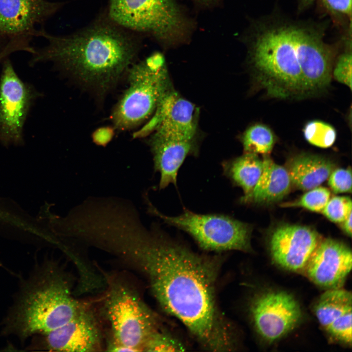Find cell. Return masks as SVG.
I'll return each instance as SVG.
<instances>
[{
    "instance_id": "8",
    "label": "cell",
    "mask_w": 352,
    "mask_h": 352,
    "mask_svg": "<svg viewBox=\"0 0 352 352\" xmlns=\"http://www.w3.org/2000/svg\"><path fill=\"white\" fill-rule=\"evenodd\" d=\"M104 305L112 341L134 352L143 351L146 341L158 329L154 315L137 292L125 284L112 282Z\"/></svg>"
},
{
    "instance_id": "12",
    "label": "cell",
    "mask_w": 352,
    "mask_h": 352,
    "mask_svg": "<svg viewBox=\"0 0 352 352\" xmlns=\"http://www.w3.org/2000/svg\"><path fill=\"white\" fill-rule=\"evenodd\" d=\"M352 267L350 248L332 239L321 240L304 269L315 285L328 289L341 288Z\"/></svg>"
},
{
    "instance_id": "27",
    "label": "cell",
    "mask_w": 352,
    "mask_h": 352,
    "mask_svg": "<svg viewBox=\"0 0 352 352\" xmlns=\"http://www.w3.org/2000/svg\"><path fill=\"white\" fill-rule=\"evenodd\" d=\"M182 346L167 334L158 330L148 338L143 348V351L172 352L183 351Z\"/></svg>"
},
{
    "instance_id": "22",
    "label": "cell",
    "mask_w": 352,
    "mask_h": 352,
    "mask_svg": "<svg viewBox=\"0 0 352 352\" xmlns=\"http://www.w3.org/2000/svg\"><path fill=\"white\" fill-rule=\"evenodd\" d=\"M244 153L266 155L272 151L275 137L267 126L255 124L249 127L242 138Z\"/></svg>"
},
{
    "instance_id": "17",
    "label": "cell",
    "mask_w": 352,
    "mask_h": 352,
    "mask_svg": "<svg viewBox=\"0 0 352 352\" xmlns=\"http://www.w3.org/2000/svg\"><path fill=\"white\" fill-rule=\"evenodd\" d=\"M156 111L157 124L155 133L172 139L195 140L198 110L192 103L173 89Z\"/></svg>"
},
{
    "instance_id": "10",
    "label": "cell",
    "mask_w": 352,
    "mask_h": 352,
    "mask_svg": "<svg viewBox=\"0 0 352 352\" xmlns=\"http://www.w3.org/2000/svg\"><path fill=\"white\" fill-rule=\"evenodd\" d=\"M0 77V140L6 144L21 142L23 126L34 97L31 88L5 60Z\"/></svg>"
},
{
    "instance_id": "13",
    "label": "cell",
    "mask_w": 352,
    "mask_h": 352,
    "mask_svg": "<svg viewBox=\"0 0 352 352\" xmlns=\"http://www.w3.org/2000/svg\"><path fill=\"white\" fill-rule=\"evenodd\" d=\"M321 239L312 228L285 224L276 228L270 236L269 248L273 261L292 271L303 270Z\"/></svg>"
},
{
    "instance_id": "6",
    "label": "cell",
    "mask_w": 352,
    "mask_h": 352,
    "mask_svg": "<svg viewBox=\"0 0 352 352\" xmlns=\"http://www.w3.org/2000/svg\"><path fill=\"white\" fill-rule=\"evenodd\" d=\"M129 86L115 106L111 118L121 130L132 128L157 110L173 88L164 56L155 52L129 68Z\"/></svg>"
},
{
    "instance_id": "20",
    "label": "cell",
    "mask_w": 352,
    "mask_h": 352,
    "mask_svg": "<svg viewBox=\"0 0 352 352\" xmlns=\"http://www.w3.org/2000/svg\"><path fill=\"white\" fill-rule=\"evenodd\" d=\"M334 168L332 162L325 157L305 154L293 158L287 170L291 184L306 191L319 186Z\"/></svg>"
},
{
    "instance_id": "14",
    "label": "cell",
    "mask_w": 352,
    "mask_h": 352,
    "mask_svg": "<svg viewBox=\"0 0 352 352\" xmlns=\"http://www.w3.org/2000/svg\"><path fill=\"white\" fill-rule=\"evenodd\" d=\"M63 4L46 0H0V35L10 39L33 36L35 26Z\"/></svg>"
},
{
    "instance_id": "29",
    "label": "cell",
    "mask_w": 352,
    "mask_h": 352,
    "mask_svg": "<svg viewBox=\"0 0 352 352\" xmlns=\"http://www.w3.org/2000/svg\"><path fill=\"white\" fill-rule=\"evenodd\" d=\"M325 8L333 15L344 17L351 22L352 0H320Z\"/></svg>"
},
{
    "instance_id": "1",
    "label": "cell",
    "mask_w": 352,
    "mask_h": 352,
    "mask_svg": "<svg viewBox=\"0 0 352 352\" xmlns=\"http://www.w3.org/2000/svg\"><path fill=\"white\" fill-rule=\"evenodd\" d=\"M115 250L144 273L161 306L204 347L214 351L234 348L232 329L217 303L216 272L211 261L141 223L119 236Z\"/></svg>"
},
{
    "instance_id": "19",
    "label": "cell",
    "mask_w": 352,
    "mask_h": 352,
    "mask_svg": "<svg viewBox=\"0 0 352 352\" xmlns=\"http://www.w3.org/2000/svg\"><path fill=\"white\" fill-rule=\"evenodd\" d=\"M261 176L243 203H271L281 200L289 191L291 182L287 169L264 156Z\"/></svg>"
},
{
    "instance_id": "24",
    "label": "cell",
    "mask_w": 352,
    "mask_h": 352,
    "mask_svg": "<svg viewBox=\"0 0 352 352\" xmlns=\"http://www.w3.org/2000/svg\"><path fill=\"white\" fill-rule=\"evenodd\" d=\"M330 197L328 189L318 186L309 190L297 200L285 203L284 206L301 207L312 212H322Z\"/></svg>"
},
{
    "instance_id": "18",
    "label": "cell",
    "mask_w": 352,
    "mask_h": 352,
    "mask_svg": "<svg viewBox=\"0 0 352 352\" xmlns=\"http://www.w3.org/2000/svg\"><path fill=\"white\" fill-rule=\"evenodd\" d=\"M195 140L165 137L154 133L149 141L153 155L154 169L160 173V189L170 184L176 185L178 170L186 157L196 153Z\"/></svg>"
},
{
    "instance_id": "15",
    "label": "cell",
    "mask_w": 352,
    "mask_h": 352,
    "mask_svg": "<svg viewBox=\"0 0 352 352\" xmlns=\"http://www.w3.org/2000/svg\"><path fill=\"white\" fill-rule=\"evenodd\" d=\"M44 335V348L53 351L88 352L96 351L101 340L96 320L84 308L71 320Z\"/></svg>"
},
{
    "instance_id": "32",
    "label": "cell",
    "mask_w": 352,
    "mask_h": 352,
    "mask_svg": "<svg viewBox=\"0 0 352 352\" xmlns=\"http://www.w3.org/2000/svg\"><path fill=\"white\" fill-rule=\"evenodd\" d=\"M342 228L345 233L349 236H352V213L342 222Z\"/></svg>"
},
{
    "instance_id": "33",
    "label": "cell",
    "mask_w": 352,
    "mask_h": 352,
    "mask_svg": "<svg viewBox=\"0 0 352 352\" xmlns=\"http://www.w3.org/2000/svg\"><path fill=\"white\" fill-rule=\"evenodd\" d=\"M200 3L203 4H209L215 3L216 2L219 1L220 0H196Z\"/></svg>"
},
{
    "instance_id": "11",
    "label": "cell",
    "mask_w": 352,
    "mask_h": 352,
    "mask_svg": "<svg viewBox=\"0 0 352 352\" xmlns=\"http://www.w3.org/2000/svg\"><path fill=\"white\" fill-rule=\"evenodd\" d=\"M295 48L306 90L309 94L324 89L330 82L333 51L319 29L294 25Z\"/></svg>"
},
{
    "instance_id": "7",
    "label": "cell",
    "mask_w": 352,
    "mask_h": 352,
    "mask_svg": "<svg viewBox=\"0 0 352 352\" xmlns=\"http://www.w3.org/2000/svg\"><path fill=\"white\" fill-rule=\"evenodd\" d=\"M148 208L165 223L189 234L203 249L219 251L251 250V227L229 216L197 214L185 208L178 216H168L149 202Z\"/></svg>"
},
{
    "instance_id": "3",
    "label": "cell",
    "mask_w": 352,
    "mask_h": 352,
    "mask_svg": "<svg viewBox=\"0 0 352 352\" xmlns=\"http://www.w3.org/2000/svg\"><path fill=\"white\" fill-rule=\"evenodd\" d=\"M83 308L66 279L45 266L22 290L7 318L6 330L22 338L45 334L69 322Z\"/></svg>"
},
{
    "instance_id": "30",
    "label": "cell",
    "mask_w": 352,
    "mask_h": 352,
    "mask_svg": "<svg viewBox=\"0 0 352 352\" xmlns=\"http://www.w3.org/2000/svg\"><path fill=\"white\" fill-rule=\"evenodd\" d=\"M26 49V44L22 39L19 38L10 39L0 51V62L14 52L25 51Z\"/></svg>"
},
{
    "instance_id": "21",
    "label": "cell",
    "mask_w": 352,
    "mask_h": 352,
    "mask_svg": "<svg viewBox=\"0 0 352 352\" xmlns=\"http://www.w3.org/2000/svg\"><path fill=\"white\" fill-rule=\"evenodd\" d=\"M222 168L224 175L242 188L244 195L242 202L250 195L258 181L263 170V160L258 154L244 153L224 162Z\"/></svg>"
},
{
    "instance_id": "31",
    "label": "cell",
    "mask_w": 352,
    "mask_h": 352,
    "mask_svg": "<svg viewBox=\"0 0 352 352\" xmlns=\"http://www.w3.org/2000/svg\"><path fill=\"white\" fill-rule=\"evenodd\" d=\"M113 131L109 128H101L93 133V140L99 145H106L111 139Z\"/></svg>"
},
{
    "instance_id": "26",
    "label": "cell",
    "mask_w": 352,
    "mask_h": 352,
    "mask_svg": "<svg viewBox=\"0 0 352 352\" xmlns=\"http://www.w3.org/2000/svg\"><path fill=\"white\" fill-rule=\"evenodd\" d=\"M352 44L351 40L347 44L346 50L336 59L332 74L335 79L352 89Z\"/></svg>"
},
{
    "instance_id": "25",
    "label": "cell",
    "mask_w": 352,
    "mask_h": 352,
    "mask_svg": "<svg viewBox=\"0 0 352 352\" xmlns=\"http://www.w3.org/2000/svg\"><path fill=\"white\" fill-rule=\"evenodd\" d=\"M352 202L350 197L336 196L330 198L322 213L330 221L341 223L352 213Z\"/></svg>"
},
{
    "instance_id": "9",
    "label": "cell",
    "mask_w": 352,
    "mask_h": 352,
    "mask_svg": "<svg viewBox=\"0 0 352 352\" xmlns=\"http://www.w3.org/2000/svg\"><path fill=\"white\" fill-rule=\"evenodd\" d=\"M250 309L256 330L269 342L289 333L302 318L297 300L284 291H268L258 295L252 301Z\"/></svg>"
},
{
    "instance_id": "16",
    "label": "cell",
    "mask_w": 352,
    "mask_h": 352,
    "mask_svg": "<svg viewBox=\"0 0 352 352\" xmlns=\"http://www.w3.org/2000/svg\"><path fill=\"white\" fill-rule=\"evenodd\" d=\"M352 296L341 288L328 289L318 299L314 311L325 330L335 340L352 344Z\"/></svg>"
},
{
    "instance_id": "28",
    "label": "cell",
    "mask_w": 352,
    "mask_h": 352,
    "mask_svg": "<svg viewBox=\"0 0 352 352\" xmlns=\"http://www.w3.org/2000/svg\"><path fill=\"white\" fill-rule=\"evenodd\" d=\"M328 178V185L334 193H351L352 178L351 169L333 170Z\"/></svg>"
},
{
    "instance_id": "4",
    "label": "cell",
    "mask_w": 352,
    "mask_h": 352,
    "mask_svg": "<svg viewBox=\"0 0 352 352\" xmlns=\"http://www.w3.org/2000/svg\"><path fill=\"white\" fill-rule=\"evenodd\" d=\"M249 52L258 79L268 95L286 98L306 94L295 48L294 25L262 27L253 37Z\"/></svg>"
},
{
    "instance_id": "5",
    "label": "cell",
    "mask_w": 352,
    "mask_h": 352,
    "mask_svg": "<svg viewBox=\"0 0 352 352\" xmlns=\"http://www.w3.org/2000/svg\"><path fill=\"white\" fill-rule=\"evenodd\" d=\"M106 15L120 26L164 47L186 43L192 24L176 0H108Z\"/></svg>"
},
{
    "instance_id": "23",
    "label": "cell",
    "mask_w": 352,
    "mask_h": 352,
    "mask_svg": "<svg viewBox=\"0 0 352 352\" xmlns=\"http://www.w3.org/2000/svg\"><path fill=\"white\" fill-rule=\"evenodd\" d=\"M304 135L310 144L322 148L331 146L336 138L335 129L330 125L319 120L308 122L304 129Z\"/></svg>"
},
{
    "instance_id": "2",
    "label": "cell",
    "mask_w": 352,
    "mask_h": 352,
    "mask_svg": "<svg viewBox=\"0 0 352 352\" xmlns=\"http://www.w3.org/2000/svg\"><path fill=\"white\" fill-rule=\"evenodd\" d=\"M34 36L47 44L33 54L31 64L51 62L86 88L103 94L127 73L141 47V36L112 21L106 15L67 35L41 29Z\"/></svg>"
}]
</instances>
